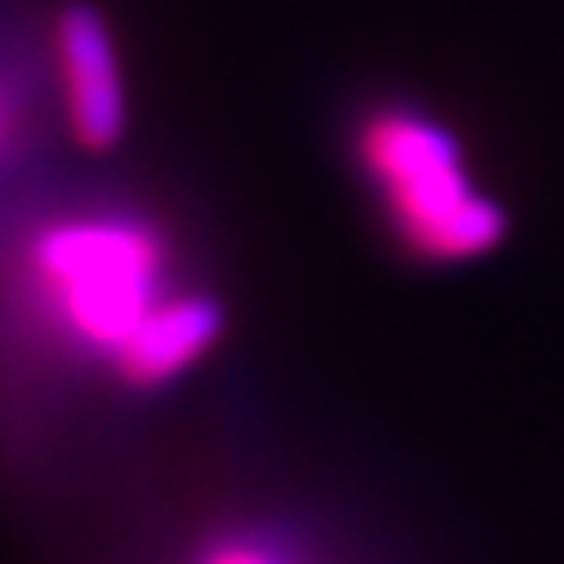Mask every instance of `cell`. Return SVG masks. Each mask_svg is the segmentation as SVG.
I'll return each mask as SVG.
<instances>
[{
	"instance_id": "6da1fadb",
	"label": "cell",
	"mask_w": 564,
	"mask_h": 564,
	"mask_svg": "<svg viewBox=\"0 0 564 564\" xmlns=\"http://www.w3.org/2000/svg\"><path fill=\"white\" fill-rule=\"evenodd\" d=\"M170 236L129 209H76L23 249V299L76 351L107 356L170 299Z\"/></svg>"
},
{
	"instance_id": "7a4b0ae2",
	"label": "cell",
	"mask_w": 564,
	"mask_h": 564,
	"mask_svg": "<svg viewBox=\"0 0 564 564\" xmlns=\"http://www.w3.org/2000/svg\"><path fill=\"white\" fill-rule=\"evenodd\" d=\"M356 161L400 245L436 267L489 258L507 240V209L471 178L458 138L417 107H373L356 129Z\"/></svg>"
},
{
	"instance_id": "3957f363",
	"label": "cell",
	"mask_w": 564,
	"mask_h": 564,
	"mask_svg": "<svg viewBox=\"0 0 564 564\" xmlns=\"http://www.w3.org/2000/svg\"><path fill=\"white\" fill-rule=\"evenodd\" d=\"M63 124L80 152H111L129 129V98H124V72L116 54V36L89 0H72L54 14L50 36Z\"/></svg>"
},
{
	"instance_id": "277c9868",
	"label": "cell",
	"mask_w": 564,
	"mask_h": 564,
	"mask_svg": "<svg viewBox=\"0 0 564 564\" xmlns=\"http://www.w3.org/2000/svg\"><path fill=\"white\" fill-rule=\"evenodd\" d=\"M227 312L214 294H192L174 290L143 325H138L116 351H111V373L133 387V391H161L178 382L187 369H196L223 338Z\"/></svg>"
},
{
	"instance_id": "5b68a950",
	"label": "cell",
	"mask_w": 564,
	"mask_h": 564,
	"mask_svg": "<svg viewBox=\"0 0 564 564\" xmlns=\"http://www.w3.org/2000/svg\"><path fill=\"white\" fill-rule=\"evenodd\" d=\"M36 116V89H32V67L23 50L0 45V170L23 156V138Z\"/></svg>"
},
{
	"instance_id": "8992f818",
	"label": "cell",
	"mask_w": 564,
	"mask_h": 564,
	"mask_svg": "<svg viewBox=\"0 0 564 564\" xmlns=\"http://www.w3.org/2000/svg\"><path fill=\"white\" fill-rule=\"evenodd\" d=\"M196 564H299V560L262 538H223V542L205 546Z\"/></svg>"
}]
</instances>
